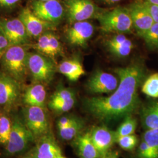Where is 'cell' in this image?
<instances>
[{
	"mask_svg": "<svg viewBox=\"0 0 158 158\" xmlns=\"http://www.w3.org/2000/svg\"><path fill=\"white\" fill-rule=\"evenodd\" d=\"M119 77L116 90L108 97L85 98L84 107L94 118L102 123H111L125 118L138 110L140 105L138 89L146 76V68L141 60L115 69Z\"/></svg>",
	"mask_w": 158,
	"mask_h": 158,
	"instance_id": "cell-1",
	"label": "cell"
},
{
	"mask_svg": "<svg viewBox=\"0 0 158 158\" xmlns=\"http://www.w3.org/2000/svg\"><path fill=\"white\" fill-rule=\"evenodd\" d=\"M11 119V131L6 149L7 155L13 156L27 152L36 141V138L25 124L22 117L15 115Z\"/></svg>",
	"mask_w": 158,
	"mask_h": 158,
	"instance_id": "cell-2",
	"label": "cell"
},
{
	"mask_svg": "<svg viewBox=\"0 0 158 158\" xmlns=\"http://www.w3.org/2000/svg\"><path fill=\"white\" fill-rule=\"evenodd\" d=\"M102 32L117 34H129L133 28L132 22L127 8L117 7L97 15Z\"/></svg>",
	"mask_w": 158,
	"mask_h": 158,
	"instance_id": "cell-3",
	"label": "cell"
},
{
	"mask_svg": "<svg viewBox=\"0 0 158 158\" xmlns=\"http://www.w3.org/2000/svg\"><path fill=\"white\" fill-rule=\"evenodd\" d=\"M28 55L23 46H11L1 58L6 72L18 81H23L27 72Z\"/></svg>",
	"mask_w": 158,
	"mask_h": 158,
	"instance_id": "cell-4",
	"label": "cell"
},
{
	"mask_svg": "<svg viewBox=\"0 0 158 158\" xmlns=\"http://www.w3.org/2000/svg\"><path fill=\"white\" fill-rule=\"evenodd\" d=\"M27 67L34 80L40 83H49L56 72L52 59L39 52L28 53Z\"/></svg>",
	"mask_w": 158,
	"mask_h": 158,
	"instance_id": "cell-5",
	"label": "cell"
},
{
	"mask_svg": "<svg viewBox=\"0 0 158 158\" xmlns=\"http://www.w3.org/2000/svg\"><path fill=\"white\" fill-rule=\"evenodd\" d=\"M22 118L36 140L51 130L49 119L45 108L27 106L23 110Z\"/></svg>",
	"mask_w": 158,
	"mask_h": 158,
	"instance_id": "cell-6",
	"label": "cell"
},
{
	"mask_svg": "<svg viewBox=\"0 0 158 158\" xmlns=\"http://www.w3.org/2000/svg\"><path fill=\"white\" fill-rule=\"evenodd\" d=\"M62 155L52 131L37 139L34 146L25 153L22 158H57Z\"/></svg>",
	"mask_w": 158,
	"mask_h": 158,
	"instance_id": "cell-7",
	"label": "cell"
},
{
	"mask_svg": "<svg viewBox=\"0 0 158 158\" xmlns=\"http://www.w3.org/2000/svg\"><path fill=\"white\" fill-rule=\"evenodd\" d=\"M118 84V80L114 75L97 70L88 80L86 89L91 94H110L116 90Z\"/></svg>",
	"mask_w": 158,
	"mask_h": 158,
	"instance_id": "cell-8",
	"label": "cell"
},
{
	"mask_svg": "<svg viewBox=\"0 0 158 158\" xmlns=\"http://www.w3.org/2000/svg\"><path fill=\"white\" fill-rule=\"evenodd\" d=\"M32 11L42 20L55 25L64 15V9L58 0H35L32 4Z\"/></svg>",
	"mask_w": 158,
	"mask_h": 158,
	"instance_id": "cell-9",
	"label": "cell"
},
{
	"mask_svg": "<svg viewBox=\"0 0 158 158\" xmlns=\"http://www.w3.org/2000/svg\"><path fill=\"white\" fill-rule=\"evenodd\" d=\"M66 7L69 21L72 23L85 21L98 14V8L91 0H68Z\"/></svg>",
	"mask_w": 158,
	"mask_h": 158,
	"instance_id": "cell-10",
	"label": "cell"
},
{
	"mask_svg": "<svg viewBox=\"0 0 158 158\" xmlns=\"http://www.w3.org/2000/svg\"><path fill=\"white\" fill-rule=\"evenodd\" d=\"M131 18L133 28L142 37L154 23L144 1H136L127 8Z\"/></svg>",
	"mask_w": 158,
	"mask_h": 158,
	"instance_id": "cell-11",
	"label": "cell"
},
{
	"mask_svg": "<svg viewBox=\"0 0 158 158\" xmlns=\"http://www.w3.org/2000/svg\"><path fill=\"white\" fill-rule=\"evenodd\" d=\"M0 27L6 34L10 46L23 45L28 43L31 38L19 18L0 19Z\"/></svg>",
	"mask_w": 158,
	"mask_h": 158,
	"instance_id": "cell-12",
	"label": "cell"
},
{
	"mask_svg": "<svg viewBox=\"0 0 158 158\" xmlns=\"http://www.w3.org/2000/svg\"><path fill=\"white\" fill-rule=\"evenodd\" d=\"M90 134L91 141L102 156L110 151L117 142L116 132L104 125L93 127Z\"/></svg>",
	"mask_w": 158,
	"mask_h": 158,
	"instance_id": "cell-13",
	"label": "cell"
},
{
	"mask_svg": "<svg viewBox=\"0 0 158 158\" xmlns=\"http://www.w3.org/2000/svg\"><path fill=\"white\" fill-rule=\"evenodd\" d=\"M18 18L24 25L30 37H40L41 35L48 32L47 31L53 29L55 26L36 17L29 8L23 9Z\"/></svg>",
	"mask_w": 158,
	"mask_h": 158,
	"instance_id": "cell-14",
	"label": "cell"
},
{
	"mask_svg": "<svg viewBox=\"0 0 158 158\" xmlns=\"http://www.w3.org/2000/svg\"><path fill=\"white\" fill-rule=\"evenodd\" d=\"M20 95L18 81L9 74H0V106L9 108L17 102Z\"/></svg>",
	"mask_w": 158,
	"mask_h": 158,
	"instance_id": "cell-15",
	"label": "cell"
},
{
	"mask_svg": "<svg viewBox=\"0 0 158 158\" xmlns=\"http://www.w3.org/2000/svg\"><path fill=\"white\" fill-rule=\"evenodd\" d=\"M94 31V27L91 23L87 21L76 22L68 29L66 36L70 45L85 47L93 36Z\"/></svg>",
	"mask_w": 158,
	"mask_h": 158,
	"instance_id": "cell-16",
	"label": "cell"
},
{
	"mask_svg": "<svg viewBox=\"0 0 158 158\" xmlns=\"http://www.w3.org/2000/svg\"><path fill=\"white\" fill-rule=\"evenodd\" d=\"M73 146L80 158H99L98 151L91 139L90 131L82 132L73 140Z\"/></svg>",
	"mask_w": 158,
	"mask_h": 158,
	"instance_id": "cell-17",
	"label": "cell"
},
{
	"mask_svg": "<svg viewBox=\"0 0 158 158\" xmlns=\"http://www.w3.org/2000/svg\"><path fill=\"white\" fill-rule=\"evenodd\" d=\"M108 51L115 56L124 57L130 55L134 48L132 42L124 34H117L106 40Z\"/></svg>",
	"mask_w": 158,
	"mask_h": 158,
	"instance_id": "cell-18",
	"label": "cell"
},
{
	"mask_svg": "<svg viewBox=\"0 0 158 158\" xmlns=\"http://www.w3.org/2000/svg\"><path fill=\"white\" fill-rule=\"evenodd\" d=\"M46 98L45 87L40 83L29 87L23 96V101L27 106L43 108L45 106Z\"/></svg>",
	"mask_w": 158,
	"mask_h": 158,
	"instance_id": "cell-19",
	"label": "cell"
},
{
	"mask_svg": "<svg viewBox=\"0 0 158 158\" xmlns=\"http://www.w3.org/2000/svg\"><path fill=\"white\" fill-rule=\"evenodd\" d=\"M58 71L72 81L78 80L85 74V70L80 61L77 58L67 59L58 66Z\"/></svg>",
	"mask_w": 158,
	"mask_h": 158,
	"instance_id": "cell-20",
	"label": "cell"
},
{
	"mask_svg": "<svg viewBox=\"0 0 158 158\" xmlns=\"http://www.w3.org/2000/svg\"><path fill=\"white\" fill-rule=\"evenodd\" d=\"M85 127V121L76 117L73 121L68 127L58 130V135L63 141H73L83 132Z\"/></svg>",
	"mask_w": 158,
	"mask_h": 158,
	"instance_id": "cell-21",
	"label": "cell"
},
{
	"mask_svg": "<svg viewBox=\"0 0 158 158\" xmlns=\"http://www.w3.org/2000/svg\"><path fill=\"white\" fill-rule=\"evenodd\" d=\"M141 118L142 125L146 130L158 128V102L143 108Z\"/></svg>",
	"mask_w": 158,
	"mask_h": 158,
	"instance_id": "cell-22",
	"label": "cell"
},
{
	"mask_svg": "<svg viewBox=\"0 0 158 158\" xmlns=\"http://www.w3.org/2000/svg\"><path fill=\"white\" fill-rule=\"evenodd\" d=\"M142 92L152 98H158V73L149 76L142 85Z\"/></svg>",
	"mask_w": 158,
	"mask_h": 158,
	"instance_id": "cell-23",
	"label": "cell"
},
{
	"mask_svg": "<svg viewBox=\"0 0 158 158\" xmlns=\"http://www.w3.org/2000/svg\"><path fill=\"white\" fill-rule=\"evenodd\" d=\"M124 119L123 122L115 131L117 138L134 134L136 129L137 120L132 116V115L127 116Z\"/></svg>",
	"mask_w": 158,
	"mask_h": 158,
	"instance_id": "cell-24",
	"label": "cell"
},
{
	"mask_svg": "<svg viewBox=\"0 0 158 158\" xmlns=\"http://www.w3.org/2000/svg\"><path fill=\"white\" fill-rule=\"evenodd\" d=\"M12 119L5 114H0V144L6 147L11 131Z\"/></svg>",
	"mask_w": 158,
	"mask_h": 158,
	"instance_id": "cell-25",
	"label": "cell"
},
{
	"mask_svg": "<svg viewBox=\"0 0 158 158\" xmlns=\"http://www.w3.org/2000/svg\"><path fill=\"white\" fill-rule=\"evenodd\" d=\"M141 38L150 49L158 50V23H153L151 27L142 36Z\"/></svg>",
	"mask_w": 158,
	"mask_h": 158,
	"instance_id": "cell-26",
	"label": "cell"
},
{
	"mask_svg": "<svg viewBox=\"0 0 158 158\" xmlns=\"http://www.w3.org/2000/svg\"><path fill=\"white\" fill-rule=\"evenodd\" d=\"M142 140L150 147L156 158H158V128L146 130Z\"/></svg>",
	"mask_w": 158,
	"mask_h": 158,
	"instance_id": "cell-27",
	"label": "cell"
},
{
	"mask_svg": "<svg viewBox=\"0 0 158 158\" xmlns=\"http://www.w3.org/2000/svg\"><path fill=\"white\" fill-rule=\"evenodd\" d=\"M76 101V98L68 101H49L48 106L55 113L63 114L68 112L72 109Z\"/></svg>",
	"mask_w": 158,
	"mask_h": 158,
	"instance_id": "cell-28",
	"label": "cell"
},
{
	"mask_svg": "<svg viewBox=\"0 0 158 158\" xmlns=\"http://www.w3.org/2000/svg\"><path fill=\"white\" fill-rule=\"evenodd\" d=\"M49 35L50 32H46L38 37V40L35 45V49L38 52L50 57L51 52L49 48ZM51 58V57H50Z\"/></svg>",
	"mask_w": 158,
	"mask_h": 158,
	"instance_id": "cell-29",
	"label": "cell"
},
{
	"mask_svg": "<svg viewBox=\"0 0 158 158\" xmlns=\"http://www.w3.org/2000/svg\"><path fill=\"white\" fill-rule=\"evenodd\" d=\"M75 98L74 91L69 88L60 87L51 96L49 101H68Z\"/></svg>",
	"mask_w": 158,
	"mask_h": 158,
	"instance_id": "cell-30",
	"label": "cell"
},
{
	"mask_svg": "<svg viewBox=\"0 0 158 158\" xmlns=\"http://www.w3.org/2000/svg\"><path fill=\"white\" fill-rule=\"evenodd\" d=\"M117 143L119 146L125 151L133 150L138 143V137L134 135L123 136L117 138Z\"/></svg>",
	"mask_w": 158,
	"mask_h": 158,
	"instance_id": "cell-31",
	"label": "cell"
},
{
	"mask_svg": "<svg viewBox=\"0 0 158 158\" xmlns=\"http://www.w3.org/2000/svg\"><path fill=\"white\" fill-rule=\"evenodd\" d=\"M49 48L51 59L62 55L63 52L62 44L56 35L51 32L49 35Z\"/></svg>",
	"mask_w": 158,
	"mask_h": 158,
	"instance_id": "cell-32",
	"label": "cell"
},
{
	"mask_svg": "<svg viewBox=\"0 0 158 158\" xmlns=\"http://www.w3.org/2000/svg\"><path fill=\"white\" fill-rule=\"evenodd\" d=\"M137 158H156L152 151L143 140L139 143L136 154Z\"/></svg>",
	"mask_w": 158,
	"mask_h": 158,
	"instance_id": "cell-33",
	"label": "cell"
},
{
	"mask_svg": "<svg viewBox=\"0 0 158 158\" xmlns=\"http://www.w3.org/2000/svg\"><path fill=\"white\" fill-rule=\"evenodd\" d=\"M77 116L73 115H66L62 117H60L57 120L56 126L57 130L63 129L69 125L70 124Z\"/></svg>",
	"mask_w": 158,
	"mask_h": 158,
	"instance_id": "cell-34",
	"label": "cell"
},
{
	"mask_svg": "<svg viewBox=\"0 0 158 158\" xmlns=\"http://www.w3.org/2000/svg\"><path fill=\"white\" fill-rule=\"evenodd\" d=\"M10 46V44L6 34L0 27V59Z\"/></svg>",
	"mask_w": 158,
	"mask_h": 158,
	"instance_id": "cell-35",
	"label": "cell"
},
{
	"mask_svg": "<svg viewBox=\"0 0 158 158\" xmlns=\"http://www.w3.org/2000/svg\"><path fill=\"white\" fill-rule=\"evenodd\" d=\"M144 3L150 12L154 23H158V6L152 4L147 1H145Z\"/></svg>",
	"mask_w": 158,
	"mask_h": 158,
	"instance_id": "cell-36",
	"label": "cell"
},
{
	"mask_svg": "<svg viewBox=\"0 0 158 158\" xmlns=\"http://www.w3.org/2000/svg\"><path fill=\"white\" fill-rule=\"evenodd\" d=\"M20 0H0V6L10 7L14 6Z\"/></svg>",
	"mask_w": 158,
	"mask_h": 158,
	"instance_id": "cell-37",
	"label": "cell"
},
{
	"mask_svg": "<svg viewBox=\"0 0 158 158\" xmlns=\"http://www.w3.org/2000/svg\"><path fill=\"white\" fill-rule=\"evenodd\" d=\"M99 158H119V153L117 151L110 150Z\"/></svg>",
	"mask_w": 158,
	"mask_h": 158,
	"instance_id": "cell-38",
	"label": "cell"
},
{
	"mask_svg": "<svg viewBox=\"0 0 158 158\" xmlns=\"http://www.w3.org/2000/svg\"><path fill=\"white\" fill-rule=\"evenodd\" d=\"M102 2L107 4H113L118 2L121 0H102Z\"/></svg>",
	"mask_w": 158,
	"mask_h": 158,
	"instance_id": "cell-39",
	"label": "cell"
},
{
	"mask_svg": "<svg viewBox=\"0 0 158 158\" xmlns=\"http://www.w3.org/2000/svg\"><path fill=\"white\" fill-rule=\"evenodd\" d=\"M145 1H147V2H148L152 4L158 6V0H145Z\"/></svg>",
	"mask_w": 158,
	"mask_h": 158,
	"instance_id": "cell-40",
	"label": "cell"
},
{
	"mask_svg": "<svg viewBox=\"0 0 158 158\" xmlns=\"http://www.w3.org/2000/svg\"><path fill=\"white\" fill-rule=\"evenodd\" d=\"M65 158V157H64V156H62V155H60V156H59V157H58V158Z\"/></svg>",
	"mask_w": 158,
	"mask_h": 158,
	"instance_id": "cell-41",
	"label": "cell"
},
{
	"mask_svg": "<svg viewBox=\"0 0 158 158\" xmlns=\"http://www.w3.org/2000/svg\"><path fill=\"white\" fill-rule=\"evenodd\" d=\"M39 1H48V0H39Z\"/></svg>",
	"mask_w": 158,
	"mask_h": 158,
	"instance_id": "cell-42",
	"label": "cell"
}]
</instances>
